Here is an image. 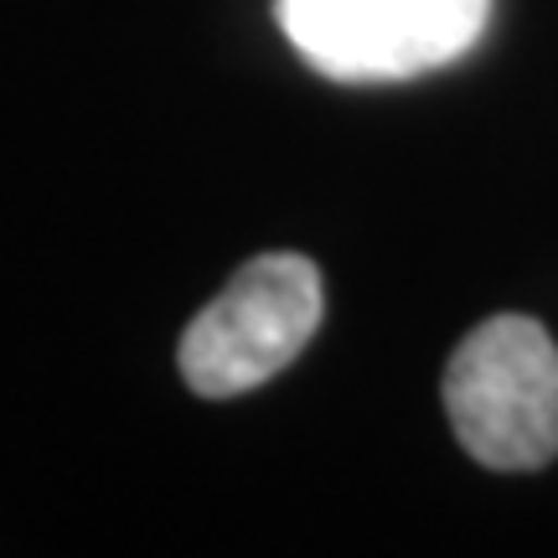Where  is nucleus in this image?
Listing matches in <instances>:
<instances>
[{
	"label": "nucleus",
	"mask_w": 558,
	"mask_h": 558,
	"mask_svg": "<svg viewBox=\"0 0 558 558\" xmlns=\"http://www.w3.org/2000/svg\"><path fill=\"white\" fill-rule=\"evenodd\" d=\"M326 316L320 269L305 254H264L222 284L181 337V378L202 399H239L305 352Z\"/></svg>",
	"instance_id": "2"
},
{
	"label": "nucleus",
	"mask_w": 558,
	"mask_h": 558,
	"mask_svg": "<svg viewBox=\"0 0 558 558\" xmlns=\"http://www.w3.org/2000/svg\"><path fill=\"white\" fill-rule=\"evenodd\" d=\"M445 409L465 456L538 471L558 456V347L533 316H492L456 347Z\"/></svg>",
	"instance_id": "1"
},
{
	"label": "nucleus",
	"mask_w": 558,
	"mask_h": 558,
	"mask_svg": "<svg viewBox=\"0 0 558 558\" xmlns=\"http://www.w3.org/2000/svg\"><path fill=\"white\" fill-rule=\"evenodd\" d=\"M492 0H279L300 58L337 83H399L465 58Z\"/></svg>",
	"instance_id": "3"
}]
</instances>
